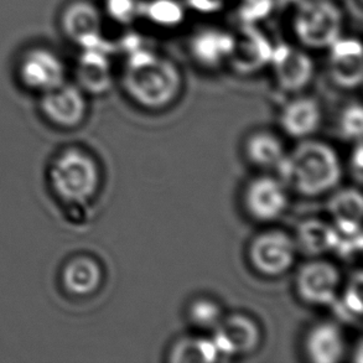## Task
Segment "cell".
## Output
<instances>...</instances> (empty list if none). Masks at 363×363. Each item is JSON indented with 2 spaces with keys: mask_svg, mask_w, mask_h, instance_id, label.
Wrapping results in <instances>:
<instances>
[{
  "mask_svg": "<svg viewBox=\"0 0 363 363\" xmlns=\"http://www.w3.org/2000/svg\"><path fill=\"white\" fill-rule=\"evenodd\" d=\"M190 319L199 328L215 329L222 320V311L211 300H196L190 308Z\"/></svg>",
  "mask_w": 363,
  "mask_h": 363,
  "instance_id": "26",
  "label": "cell"
},
{
  "mask_svg": "<svg viewBox=\"0 0 363 363\" xmlns=\"http://www.w3.org/2000/svg\"><path fill=\"white\" fill-rule=\"evenodd\" d=\"M220 354L213 341L208 339H185L174 346L170 361L175 363L203 362L220 361Z\"/></svg>",
  "mask_w": 363,
  "mask_h": 363,
  "instance_id": "22",
  "label": "cell"
},
{
  "mask_svg": "<svg viewBox=\"0 0 363 363\" xmlns=\"http://www.w3.org/2000/svg\"><path fill=\"white\" fill-rule=\"evenodd\" d=\"M49 180L55 195L66 205L86 206L99 187V169L89 154L69 149L51 164Z\"/></svg>",
  "mask_w": 363,
  "mask_h": 363,
  "instance_id": "3",
  "label": "cell"
},
{
  "mask_svg": "<svg viewBox=\"0 0 363 363\" xmlns=\"http://www.w3.org/2000/svg\"><path fill=\"white\" fill-rule=\"evenodd\" d=\"M330 76L341 89H354L363 81V49L359 39L341 38L329 48Z\"/></svg>",
  "mask_w": 363,
  "mask_h": 363,
  "instance_id": "11",
  "label": "cell"
},
{
  "mask_svg": "<svg viewBox=\"0 0 363 363\" xmlns=\"http://www.w3.org/2000/svg\"><path fill=\"white\" fill-rule=\"evenodd\" d=\"M230 0H186L190 9L200 14H216L226 8Z\"/></svg>",
  "mask_w": 363,
  "mask_h": 363,
  "instance_id": "30",
  "label": "cell"
},
{
  "mask_svg": "<svg viewBox=\"0 0 363 363\" xmlns=\"http://www.w3.org/2000/svg\"><path fill=\"white\" fill-rule=\"evenodd\" d=\"M293 30L306 49H329L342 33V13L330 0H304L295 10Z\"/></svg>",
  "mask_w": 363,
  "mask_h": 363,
  "instance_id": "4",
  "label": "cell"
},
{
  "mask_svg": "<svg viewBox=\"0 0 363 363\" xmlns=\"http://www.w3.org/2000/svg\"><path fill=\"white\" fill-rule=\"evenodd\" d=\"M274 45L255 25L243 24L233 34L228 64L240 74H253L270 65Z\"/></svg>",
  "mask_w": 363,
  "mask_h": 363,
  "instance_id": "7",
  "label": "cell"
},
{
  "mask_svg": "<svg viewBox=\"0 0 363 363\" xmlns=\"http://www.w3.org/2000/svg\"><path fill=\"white\" fill-rule=\"evenodd\" d=\"M280 123L290 137L305 138L318 130L321 123V109L315 99L301 97L285 106Z\"/></svg>",
  "mask_w": 363,
  "mask_h": 363,
  "instance_id": "18",
  "label": "cell"
},
{
  "mask_svg": "<svg viewBox=\"0 0 363 363\" xmlns=\"http://www.w3.org/2000/svg\"><path fill=\"white\" fill-rule=\"evenodd\" d=\"M247 152L250 160L262 167H278L285 155L279 140L265 133L250 138Z\"/></svg>",
  "mask_w": 363,
  "mask_h": 363,
  "instance_id": "23",
  "label": "cell"
},
{
  "mask_svg": "<svg viewBox=\"0 0 363 363\" xmlns=\"http://www.w3.org/2000/svg\"><path fill=\"white\" fill-rule=\"evenodd\" d=\"M334 227L341 236L361 235L363 201L359 190L346 189L337 192L329 203Z\"/></svg>",
  "mask_w": 363,
  "mask_h": 363,
  "instance_id": "17",
  "label": "cell"
},
{
  "mask_svg": "<svg viewBox=\"0 0 363 363\" xmlns=\"http://www.w3.org/2000/svg\"><path fill=\"white\" fill-rule=\"evenodd\" d=\"M280 182L305 196H319L334 189L341 180V162L333 147L308 140L284 155L277 167Z\"/></svg>",
  "mask_w": 363,
  "mask_h": 363,
  "instance_id": "2",
  "label": "cell"
},
{
  "mask_svg": "<svg viewBox=\"0 0 363 363\" xmlns=\"http://www.w3.org/2000/svg\"><path fill=\"white\" fill-rule=\"evenodd\" d=\"M20 81L40 94H48L65 84L66 66L56 51L44 46L31 48L20 59Z\"/></svg>",
  "mask_w": 363,
  "mask_h": 363,
  "instance_id": "5",
  "label": "cell"
},
{
  "mask_svg": "<svg viewBox=\"0 0 363 363\" xmlns=\"http://www.w3.org/2000/svg\"><path fill=\"white\" fill-rule=\"evenodd\" d=\"M363 128V112L361 104H354L345 109L340 118V129L345 138L361 140Z\"/></svg>",
  "mask_w": 363,
  "mask_h": 363,
  "instance_id": "29",
  "label": "cell"
},
{
  "mask_svg": "<svg viewBox=\"0 0 363 363\" xmlns=\"http://www.w3.org/2000/svg\"><path fill=\"white\" fill-rule=\"evenodd\" d=\"M352 160H351V165L354 167V175L357 177L359 182H362V167H363V152L362 144L361 140L357 143V147L354 149V154H352Z\"/></svg>",
  "mask_w": 363,
  "mask_h": 363,
  "instance_id": "31",
  "label": "cell"
},
{
  "mask_svg": "<svg viewBox=\"0 0 363 363\" xmlns=\"http://www.w3.org/2000/svg\"><path fill=\"white\" fill-rule=\"evenodd\" d=\"M122 86L139 106L162 108L177 99L182 76L177 65L169 57L135 45L127 55Z\"/></svg>",
  "mask_w": 363,
  "mask_h": 363,
  "instance_id": "1",
  "label": "cell"
},
{
  "mask_svg": "<svg viewBox=\"0 0 363 363\" xmlns=\"http://www.w3.org/2000/svg\"><path fill=\"white\" fill-rule=\"evenodd\" d=\"M79 87L89 94L108 92L112 84V67L106 48L82 49L77 65Z\"/></svg>",
  "mask_w": 363,
  "mask_h": 363,
  "instance_id": "16",
  "label": "cell"
},
{
  "mask_svg": "<svg viewBox=\"0 0 363 363\" xmlns=\"http://www.w3.org/2000/svg\"><path fill=\"white\" fill-rule=\"evenodd\" d=\"M250 257L260 273L279 275L289 269L294 262L295 243L284 232H267L253 241Z\"/></svg>",
  "mask_w": 363,
  "mask_h": 363,
  "instance_id": "9",
  "label": "cell"
},
{
  "mask_svg": "<svg viewBox=\"0 0 363 363\" xmlns=\"http://www.w3.org/2000/svg\"><path fill=\"white\" fill-rule=\"evenodd\" d=\"M306 351L316 363H336L345 354V339L341 330L334 324H320L310 331Z\"/></svg>",
  "mask_w": 363,
  "mask_h": 363,
  "instance_id": "19",
  "label": "cell"
},
{
  "mask_svg": "<svg viewBox=\"0 0 363 363\" xmlns=\"http://www.w3.org/2000/svg\"><path fill=\"white\" fill-rule=\"evenodd\" d=\"M102 270L99 263L89 257H77L65 267L62 283L65 289L74 295H89L99 289Z\"/></svg>",
  "mask_w": 363,
  "mask_h": 363,
  "instance_id": "20",
  "label": "cell"
},
{
  "mask_svg": "<svg viewBox=\"0 0 363 363\" xmlns=\"http://www.w3.org/2000/svg\"><path fill=\"white\" fill-rule=\"evenodd\" d=\"M61 28L81 49L106 48L102 13L89 0H76L67 5L61 15Z\"/></svg>",
  "mask_w": 363,
  "mask_h": 363,
  "instance_id": "6",
  "label": "cell"
},
{
  "mask_svg": "<svg viewBox=\"0 0 363 363\" xmlns=\"http://www.w3.org/2000/svg\"><path fill=\"white\" fill-rule=\"evenodd\" d=\"M213 344L222 359L253 351L259 341V331L252 320L243 315L222 319L215 328Z\"/></svg>",
  "mask_w": 363,
  "mask_h": 363,
  "instance_id": "13",
  "label": "cell"
},
{
  "mask_svg": "<svg viewBox=\"0 0 363 363\" xmlns=\"http://www.w3.org/2000/svg\"><path fill=\"white\" fill-rule=\"evenodd\" d=\"M104 10L116 23L129 25L140 15V4L135 0H106Z\"/></svg>",
  "mask_w": 363,
  "mask_h": 363,
  "instance_id": "28",
  "label": "cell"
},
{
  "mask_svg": "<svg viewBox=\"0 0 363 363\" xmlns=\"http://www.w3.org/2000/svg\"><path fill=\"white\" fill-rule=\"evenodd\" d=\"M339 284V270L324 260L305 264L296 278V288L301 299L313 305H333L337 298Z\"/></svg>",
  "mask_w": 363,
  "mask_h": 363,
  "instance_id": "10",
  "label": "cell"
},
{
  "mask_svg": "<svg viewBox=\"0 0 363 363\" xmlns=\"http://www.w3.org/2000/svg\"><path fill=\"white\" fill-rule=\"evenodd\" d=\"M362 274L359 272L350 281L342 298H336L333 303L335 313L340 319L350 324H357L362 316Z\"/></svg>",
  "mask_w": 363,
  "mask_h": 363,
  "instance_id": "25",
  "label": "cell"
},
{
  "mask_svg": "<svg viewBox=\"0 0 363 363\" xmlns=\"http://www.w3.org/2000/svg\"><path fill=\"white\" fill-rule=\"evenodd\" d=\"M298 245L308 255H321L329 250H335L339 243L337 230L329 223L319 220H308L298 228Z\"/></svg>",
  "mask_w": 363,
  "mask_h": 363,
  "instance_id": "21",
  "label": "cell"
},
{
  "mask_svg": "<svg viewBox=\"0 0 363 363\" xmlns=\"http://www.w3.org/2000/svg\"><path fill=\"white\" fill-rule=\"evenodd\" d=\"M349 4L357 18L362 16V0H349Z\"/></svg>",
  "mask_w": 363,
  "mask_h": 363,
  "instance_id": "32",
  "label": "cell"
},
{
  "mask_svg": "<svg viewBox=\"0 0 363 363\" xmlns=\"http://www.w3.org/2000/svg\"><path fill=\"white\" fill-rule=\"evenodd\" d=\"M270 65L280 89L286 92H300L314 77L315 65L304 50L291 45H275Z\"/></svg>",
  "mask_w": 363,
  "mask_h": 363,
  "instance_id": "8",
  "label": "cell"
},
{
  "mask_svg": "<svg viewBox=\"0 0 363 363\" xmlns=\"http://www.w3.org/2000/svg\"><path fill=\"white\" fill-rule=\"evenodd\" d=\"M86 99L79 86L65 84L43 94L41 111L50 122L59 127L79 125L86 114Z\"/></svg>",
  "mask_w": 363,
  "mask_h": 363,
  "instance_id": "12",
  "label": "cell"
},
{
  "mask_svg": "<svg viewBox=\"0 0 363 363\" xmlns=\"http://www.w3.org/2000/svg\"><path fill=\"white\" fill-rule=\"evenodd\" d=\"M245 205L250 215L259 221H273L288 205L285 185L272 177H259L245 192Z\"/></svg>",
  "mask_w": 363,
  "mask_h": 363,
  "instance_id": "14",
  "label": "cell"
},
{
  "mask_svg": "<svg viewBox=\"0 0 363 363\" xmlns=\"http://www.w3.org/2000/svg\"><path fill=\"white\" fill-rule=\"evenodd\" d=\"M140 15L162 28H177L185 19V9L177 0H149L140 5Z\"/></svg>",
  "mask_w": 363,
  "mask_h": 363,
  "instance_id": "24",
  "label": "cell"
},
{
  "mask_svg": "<svg viewBox=\"0 0 363 363\" xmlns=\"http://www.w3.org/2000/svg\"><path fill=\"white\" fill-rule=\"evenodd\" d=\"M274 9V0H238L237 13L243 24L255 25L267 19Z\"/></svg>",
  "mask_w": 363,
  "mask_h": 363,
  "instance_id": "27",
  "label": "cell"
},
{
  "mask_svg": "<svg viewBox=\"0 0 363 363\" xmlns=\"http://www.w3.org/2000/svg\"><path fill=\"white\" fill-rule=\"evenodd\" d=\"M233 46V34L216 28H206L194 34L189 43L192 59L206 69H216L228 61Z\"/></svg>",
  "mask_w": 363,
  "mask_h": 363,
  "instance_id": "15",
  "label": "cell"
}]
</instances>
